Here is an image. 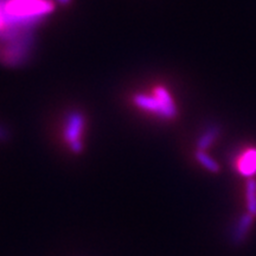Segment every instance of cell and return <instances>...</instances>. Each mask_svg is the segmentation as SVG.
Segmentation results:
<instances>
[{
	"mask_svg": "<svg viewBox=\"0 0 256 256\" xmlns=\"http://www.w3.org/2000/svg\"><path fill=\"white\" fill-rule=\"evenodd\" d=\"M133 102L140 110L154 114L162 119H172L177 114V108L172 100V96L164 87L154 88L152 95H134Z\"/></svg>",
	"mask_w": 256,
	"mask_h": 256,
	"instance_id": "6da1fadb",
	"label": "cell"
},
{
	"mask_svg": "<svg viewBox=\"0 0 256 256\" xmlns=\"http://www.w3.org/2000/svg\"><path fill=\"white\" fill-rule=\"evenodd\" d=\"M84 115L81 112L74 110L68 114L64 127V136L72 151L80 152L82 150V132L84 130Z\"/></svg>",
	"mask_w": 256,
	"mask_h": 256,
	"instance_id": "7a4b0ae2",
	"label": "cell"
},
{
	"mask_svg": "<svg viewBox=\"0 0 256 256\" xmlns=\"http://www.w3.org/2000/svg\"><path fill=\"white\" fill-rule=\"evenodd\" d=\"M235 168L242 177L248 179L254 178V176H256V150H246L238 156H236Z\"/></svg>",
	"mask_w": 256,
	"mask_h": 256,
	"instance_id": "3957f363",
	"label": "cell"
},
{
	"mask_svg": "<svg viewBox=\"0 0 256 256\" xmlns=\"http://www.w3.org/2000/svg\"><path fill=\"white\" fill-rule=\"evenodd\" d=\"M255 217L252 216L250 214H246V215L241 216L236 223V226H234L232 230V240L235 243H241L244 241L247 238L249 230L252 228V224L254 222Z\"/></svg>",
	"mask_w": 256,
	"mask_h": 256,
	"instance_id": "277c9868",
	"label": "cell"
},
{
	"mask_svg": "<svg viewBox=\"0 0 256 256\" xmlns=\"http://www.w3.org/2000/svg\"><path fill=\"white\" fill-rule=\"evenodd\" d=\"M246 204L248 214L256 217V179H248L246 184Z\"/></svg>",
	"mask_w": 256,
	"mask_h": 256,
	"instance_id": "5b68a950",
	"label": "cell"
},
{
	"mask_svg": "<svg viewBox=\"0 0 256 256\" xmlns=\"http://www.w3.org/2000/svg\"><path fill=\"white\" fill-rule=\"evenodd\" d=\"M196 158L198 160V162H200V165L203 166V168H206L208 171L212 172V174L220 172V165L217 164L212 158H210V156L206 153V151H198L196 153Z\"/></svg>",
	"mask_w": 256,
	"mask_h": 256,
	"instance_id": "8992f818",
	"label": "cell"
},
{
	"mask_svg": "<svg viewBox=\"0 0 256 256\" xmlns=\"http://www.w3.org/2000/svg\"><path fill=\"white\" fill-rule=\"evenodd\" d=\"M217 136V130H211L209 132H206L203 136L198 140V147H200V151H206L211 144L215 142Z\"/></svg>",
	"mask_w": 256,
	"mask_h": 256,
	"instance_id": "52a82bcc",
	"label": "cell"
},
{
	"mask_svg": "<svg viewBox=\"0 0 256 256\" xmlns=\"http://www.w3.org/2000/svg\"><path fill=\"white\" fill-rule=\"evenodd\" d=\"M70 2H72V0H57V2L60 5H66V4H69Z\"/></svg>",
	"mask_w": 256,
	"mask_h": 256,
	"instance_id": "ba28073f",
	"label": "cell"
},
{
	"mask_svg": "<svg viewBox=\"0 0 256 256\" xmlns=\"http://www.w3.org/2000/svg\"><path fill=\"white\" fill-rule=\"evenodd\" d=\"M4 134H5V130H2V127H0V138H2V136H4Z\"/></svg>",
	"mask_w": 256,
	"mask_h": 256,
	"instance_id": "9c48e42d",
	"label": "cell"
}]
</instances>
